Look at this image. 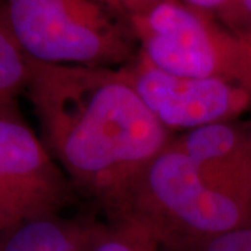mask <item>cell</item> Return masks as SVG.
<instances>
[{
    "mask_svg": "<svg viewBox=\"0 0 251 251\" xmlns=\"http://www.w3.org/2000/svg\"><path fill=\"white\" fill-rule=\"evenodd\" d=\"M75 196L46 145L20 115L0 105V233L39 216L60 214Z\"/></svg>",
    "mask_w": 251,
    "mask_h": 251,
    "instance_id": "5",
    "label": "cell"
},
{
    "mask_svg": "<svg viewBox=\"0 0 251 251\" xmlns=\"http://www.w3.org/2000/svg\"><path fill=\"white\" fill-rule=\"evenodd\" d=\"M145 106L169 133L234 122L251 113V92L242 85L163 72L143 53L120 66Z\"/></svg>",
    "mask_w": 251,
    "mask_h": 251,
    "instance_id": "6",
    "label": "cell"
},
{
    "mask_svg": "<svg viewBox=\"0 0 251 251\" xmlns=\"http://www.w3.org/2000/svg\"><path fill=\"white\" fill-rule=\"evenodd\" d=\"M218 21L251 44V0H229Z\"/></svg>",
    "mask_w": 251,
    "mask_h": 251,
    "instance_id": "12",
    "label": "cell"
},
{
    "mask_svg": "<svg viewBox=\"0 0 251 251\" xmlns=\"http://www.w3.org/2000/svg\"><path fill=\"white\" fill-rule=\"evenodd\" d=\"M246 125H247V130H249V134H250V140H251V116L250 119L246 122Z\"/></svg>",
    "mask_w": 251,
    "mask_h": 251,
    "instance_id": "15",
    "label": "cell"
},
{
    "mask_svg": "<svg viewBox=\"0 0 251 251\" xmlns=\"http://www.w3.org/2000/svg\"><path fill=\"white\" fill-rule=\"evenodd\" d=\"M190 7L205 11L208 14H212L214 17H219V14L227 6L229 0H181Z\"/></svg>",
    "mask_w": 251,
    "mask_h": 251,
    "instance_id": "14",
    "label": "cell"
},
{
    "mask_svg": "<svg viewBox=\"0 0 251 251\" xmlns=\"http://www.w3.org/2000/svg\"><path fill=\"white\" fill-rule=\"evenodd\" d=\"M138 50L163 72L191 78L222 80L251 92V44L218 18L168 0L128 18Z\"/></svg>",
    "mask_w": 251,
    "mask_h": 251,
    "instance_id": "4",
    "label": "cell"
},
{
    "mask_svg": "<svg viewBox=\"0 0 251 251\" xmlns=\"http://www.w3.org/2000/svg\"><path fill=\"white\" fill-rule=\"evenodd\" d=\"M1 11L36 62L116 69L138 53L128 24L99 0H7Z\"/></svg>",
    "mask_w": 251,
    "mask_h": 251,
    "instance_id": "3",
    "label": "cell"
},
{
    "mask_svg": "<svg viewBox=\"0 0 251 251\" xmlns=\"http://www.w3.org/2000/svg\"><path fill=\"white\" fill-rule=\"evenodd\" d=\"M102 1L112 13L127 23V20L145 11L151 10L155 6L168 0H99Z\"/></svg>",
    "mask_w": 251,
    "mask_h": 251,
    "instance_id": "13",
    "label": "cell"
},
{
    "mask_svg": "<svg viewBox=\"0 0 251 251\" xmlns=\"http://www.w3.org/2000/svg\"><path fill=\"white\" fill-rule=\"evenodd\" d=\"M28 63L25 92L48 151L74 193L115 219L135 177L175 134L120 67Z\"/></svg>",
    "mask_w": 251,
    "mask_h": 251,
    "instance_id": "1",
    "label": "cell"
},
{
    "mask_svg": "<svg viewBox=\"0 0 251 251\" xmlns=\"http://www.w3.org/2000/svg\"><path fill=\"white\" fill-rule=\"evenodd\" d=\"M29 74L28 56L18 45L0 11V105L16 102L25 91Z\"/></svg>",
    "mask_w": 251,
    "mask_h": 251,
    "instance_id": "10",
    "label": "cell"
},
{
    "mask_svg": "<svg viewBox=\"0 0 251 251\" xmlns=\"http://www.w3.org/2000/svg\"><path fill=\"white\" fill-rule=\"evenodd\" d=\"M110 221L133 222L162 250H177L250 226L251 205L214 187L172 138L135 177Z\"/></svg>",
    "mask_w": 251,
    "mask_h": 251,
    "instance_id": "2",
    "label": "cell"
},
{
    "mask_svg": "<svg viewBox=\"0 0 251 251\" xmlns=\"http://www.w3.org/2000/svg\"><path fill=\"white\" fill-rule=\"evenodd\" d=\"M84 251H161L151 234L128 221H95Z\"/></svg>",
    "mask_w": 251,
    "mask_h": 251,
    "instance_id": "9",
    "label": "cell"
},
{
    "mask_svg": "<svg viewBox=\"0 0 251 251\" xmlns=\"http://www.w3.org/2000/svg\"><path fill=\"white\" fill-rule=\"evenodd\" d=\"M161 251H251V225L183 249H177V250L161 249Z\"/></svg>",
    "mask_w": 251,
    "mask_h": 251,
    "instance_id": "11",
    "label": "cell"
},
{
    "mask_svg": "<svg viewBox=\"0 0 251 251\" xmlns=\"http://www.w3.org/2000/svg\"><path fill=\"white\" fill-rule=\"evenodd\" d=\"M97 219L39 216L0 233V251H84Z\"/></svg>",
    "mask_w": 251,
    "mask_h": 251,
    "instance_id": "8",
    "label": "cell"
},
{
    "mask_svg": "<svg viewBox=\"0 0 251 251\" xmlns=\"http://www.w3.org/2000/svg\"><path fill=\"white\" fill-rule=\"evenodd\" d=\"M173 141L214 187L251 205V140L246 122L198 127L175 135Z\"/></svg>",
    "mask_w": 251,
    "mask_h": 251,
    "instance_id": "7",
    "label": "cell"
}]
</instances>
